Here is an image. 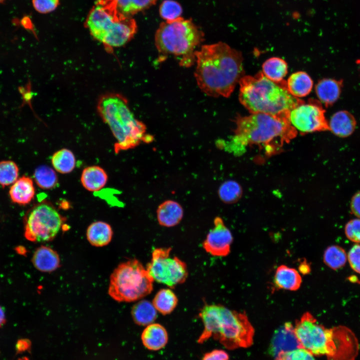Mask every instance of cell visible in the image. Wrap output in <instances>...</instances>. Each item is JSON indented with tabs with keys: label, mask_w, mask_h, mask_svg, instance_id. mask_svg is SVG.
<instances>
[{
	"label": "cell",
	"mask_w": 360,
	"mask_h": 360,
	"mask_svg": "<svg viewBox=\"0 0 360 360\" xmlns=\"http://www.w3.org/2000/svg\"><path fill=\"white\" fill-rule=\"evenodd\" d=\"M195 56L197 84L209 96L229 97L244 76L242 52L224 42L202 46Z\"/></svg>",
	"instance_id": "1"
},
{
	"label": "cell",
	"mask_w": 360,
	"mask_h": 360,
	"mask_svg": "<svg viewBox=\"0 0 360 360\" xmlns=\"http://www.w3.org/2000/svg\"><path fill=\"white\" fill-rule=\"evenodd\" d=\"M288 114L258 113L238 116L234 120V134L226 145L236 152L247 146H257L264 148L268 155L276 154L298 133L289 120Z\"/></svg>",
	"instance_id": "2"
},
{
	"label": "cell",
	"mask_w": 360,
	"mask_h": 360,
	"mask_svg": "<svg viewBox=\"0 0 360 360\" xmlns=\"http://www.w3.org/2000/svg\"><path fill=\"white\" fill-rule=\"evenodd\" d=\"M294 329L301 346L315 356L328 360H352L358 350L353 333L344 326L327 328L306 312L296 322Z\"/></svg>",
	"instance_id": "3"
},
{
	"label": "cell",
	"mask_w": 360,
	"mask_h": 360,
	"mask_svg": "<svg viewBox=\"0 0 360 360\" xmlns=\"http://www.w3.org/2000/svg\"><path fill=\"white\" fill-rule=\"evenodd\" d=\"M238 84L240 102L250 114H288L304 102L289 92L286 81H272L261 72L254 76H244Z\"/></svg>",
	"instance_id": "4"
},
{
	"label": "cell",
	"mask_w": 360,
	"mask_h": 360,
	"mask_svg": "<svg viewBox=\"0 0 360 360\" xmlns=\"http://www.w3.org/2000/svg\"><path fill=\"white\" fill-rule=\"evenodd\" d=\"M199 316L204 329L198 343L202 344L212 337L228 350L248 348L252 344L254 328L244 312L221 304H206Z\"/></svg>",
	"instance_id": "5"
},
{
	"label": "cell",
	"mask_w": 360,
	"mask_h": 360,
	"mask_svg": "<svg viewBox=\"0 0 360 360\" xmlns=\"http://www.w3.org/2000/svg\"><path fill=\"white\" fill-rule=\"evenodd\" d=\"M97 110L116 140V152L135 148L141 142L152 141V136L146 134V126L134 118L127 100L121 94H104L98 100Z\"/></svg>",
	"instance_id": "6"
},
{
	"label": "cell",
	"mask_w": 360,
	"mask_h": 360,
	"mask_svg": "<svg viewBox=\"0 0 360 360\" xmlns=\"http://www.w3.org/2000/svg\"><path fill=\"white\" fill-rule=\"evenodd\" d=\"M85 26L108 52L127 44L137 30L135 20L120 12L116 0H98L88 14Z\"/></svg>",
	"instance_id": "7"
},
{
	"label": "cell",
	"mask_w": 360,
	"mask_h": 360,
	"mask_svg": "<svg viewBox=\"0 0 360 360\" xmlns=\"http://www.w3.org/2000/svg\"><path fill=\"white\" fill-rule=\"evenodd\" d=\"M204 40V34L191 20L180 17L162 22L154 40L162 56L172 55L179 58L181 66L189 67L196 62V48Z\"/></svg>",
	"instance_id": "8"
},
{
	"label": "cell",
	"mask_w": 360,
	"mask_h": 360,
	"mask_svg": "<svg viewBox=\"0 0 360 360\" xmlns=\"http://www.w3.org/2000/svg\"><path fill=\"white\" fill-rule=\"evenodd\" d=\"M154 282L139 260H130L121 263L113 271L108 293L118 302H134L152 292Z\"/></svg>",
	"instance_id": "9"
},
{
	"label": "cell",
	"mask_w": 360,
	"mask_h": 360,
	"mask_svg": "<svg viewBox=\"0 0 360 360\" xmlns=\"http://www.w3.org/2000/svg\"><path fill=\"white\" fill-rule=\"evenodd\" d=\"M64 220V218L50 202H39L24 216V237L32 242L50 241L59 232Z\"/></svg>",
	"instance_id": "10"
},
{
	"label": "cell",
	"mask_w": 360,
	"mask_h": 360,
	"mask_svg": "<svg viewBox=\"0 0 360 360\" xmlns=\"http://www.w3.org/2000/svg\"><path fill=\"white\" fill-rule=\"evenodd\" d=\"M171 248H155L146 269L154 280L173 288L184 282L188 276L186 263L170 255Z\"/></svg>",
	"instance_id": "11"
},
{
	"label": "cell",
	"mask_w": 360,
	"mask_h": 360,
	"mask_svg": "<svg viewBox=\"0 0 360 360\" xmlns=\"http://www.w3.org/2000/svg\"><path fill=\"white\" fill-rule=\"evenodd\" d=\"M325 112L320 101L310 98L290 110L288 118L292 126L302 134L330 130Z\"/></svg>",
	"instance_id": "12"
},
{
	"label": "cell",
	"mask_w": 360,
	"mask_h": 360,
	"mask_svg": "<svg viewBox=\"0 0 360 360\" xmlns=\"http://www.w3.org/2000/svg\"><path fill=\"white\" fill-rule=\"evenodd\" d=\"M214 224L202 244L203 248L213 256H226L230 251L232 234L220 217L215 218Z\"/></svg>",
	"instance_id": "13"
},
{
	"label": "cell",
	"mask_w": 360,
	"mask_h": 360,
	"mask_svg": "<svg viewBox=\"0 0 360 360\" xmlns=\"http://www.w3.org/2000/svg\"><path fill=\"white\" fill-rule=\"evenodd\" d=\"M302 348L296 335L294 326L286 322L274 332L269 347V352L275 358L279 354Z\"/></svg>",
	"instance_id": "14"
},
{
	"label": "cell",
	"mask_w": 360,
	"mask_h": 360,
	"mask_svg": "<svg viewBox=\"0 0 360 360\" xmlns=\"http://www.w3.org/2000/svg\"><path fill=\"white\" fill-rule=\"evenodd\" d=\"M330 130L335 136L346 138L352 134L356 126V120L350 112L340 110L335 112L328 122Z\"/></svg>",
	"instance_id": "15"
},
{
	"label": "cell",
	"mask_w": 360,
	"mask_h": 360,
	"mask_svg": "<svg viewBox=\"0 0 360 360\" xmlns=\"http://www.w3.org/2000/svg\"><path fill=\"white\" fill-rule=\"evenodd\" d=\"M342 85V80L325 78L320 80L315 87L319 101L326 107L332 106L339 99Z\"/></svg>",
	"instance_id": "16"
},
{
	"label": "cell",
	"mask_w": 360,
	"mask_h": 360,
	"mask_svg": "<svg viewBox=\"0 0 360 360\" xmlns=\"http://www.w3.org/2000/svg\"><path fill=\"white\" fill-rule=\"evenodd\" d=\"M184 216V210L178 202L166 200L161 203L156 210V218L159 224L170 228L178 224Z\"/></svg>",
	"instance_id": "17"
},
{
	"label": "cell",
	"mask_w": 360,
	"mask_h": 360,
	"mask_svg": "<svg viewBox=\"0 0 360 360\" xmlns=\"http://www.w3.org/2000/svg\"><path fill=\"white\" fill-rule=\"evenodd\" d=\"M302 282L300 274L295 268L286 265L278 267L274 274V284L277 289L296 291Z\"/></svg>",
	"instance_id": "18"
},
{
	"label": "cell",
	"mask_w": 360,
	"mask_h": 360,
	"mask_svg": "<svg viewBox=\"0 0 360 360\" xmlns=\"http://www.w3.org/2000/svg\"><path fill=\"white\" fill-rule=\"evenodd\" d=\"M141 338L146 348L156 351L166 346L168 341V334L162 325L152 323L147 326L143 330Z\"/></svg>",
	"instance_id": "19"
},
{
	"label": "cell",
	"mask_w": 360,
	"mask_h": 360,
	"mask_svg": "<svg viewBox=\"0 0 360 360\" xmlns=\"http://www.w3.org/2000/svg\"><path fill=\"white\" fill-rule=\"evenodd\" d=\"M32 262L34 266L42 272H52L60 265L58 254L50 248L42 246L34 252Z\"/></svg>",
	"instance_id": "20"
},
{
	"label": "cell",
	"mask_w": 360,
	"mask_h": 360,
	"mask_svg": "<svg viewBox=\"0 0 360 360\" xmlns=\"http://www.w3.org/2000/svg\"><path fill=\"white\" fill-rule=\"evenodd\" d=\"M9 194L12 201L14 203L20 205L29 204L35 194L32 179L26 176L18 178L10 187Z\"/></svg>",
	"instance_id": "21"
},
{
	"label": "cell",
	"mask_w": 360,
	"mask_h": 360,
	"mask_svg": "<svg viewBox=\"0 0 360 360\" xmlns=\"http://www.w3.org/2000/svg\"><path fill=\"white\" fill-rule=\"evenodd\" d=\"M80 181L83 186L88 190L96 192L106 185L108 181V175L101 167L90 166L83 170Z\"/></svg>",
	"instance_id": "22"
},
{
	"label": "cell",
	"mask_w": 360,
	"mask_h": 360,
	"mask_svg": "<svg viewBox=\"0 0 360 360\" xmlns=\"http://www.w3.org/2000/svg\"><path fill=\"white\" fill-rule=\"evenodd\" d=\"M288 90L294 97L306 96L311 92L313 81L304 72H298L291 74L286 81Z\"/></svg>",
	"instance_id": "23"
},
{
	"label": "cell",
	"mask_w": 360,
	"mask_h": 360,
	"mask_svg": "<svg viewBox=\"0 0 360 360\" xmlns=\"http://www.w3.org/2000/svg\"><path fill=\"white\" fill-rule=\"evenodd\" d=\"M112 230L106 222L98 221L90 224L86 230V237L89 242L98 247L108 244L112 240Z\"/></svg>",
	"instance_id": "24"
},
{
	"label": "cell",
	"mask_w": 360,
	"mask_h": 360,
	"mask_svg": "<svg viewBox=\"0 0 360 360\" xmlns=\"http://www.w3.org/2000/svg\"><path fill=\"white\" fill-rule=\"evenodd\" d=\"M157 312L152 303L146 300H142L133 306L132 315L137 324L148 326L156 320Z\"/></svg>",
	"instance_id": "25"
},
{
	"label": "cell",
	"mask_w": 360,
	"mask_h": 360,
	"mask_svg": "<svg viewBox=\"0 0 360 360\" xmlns=\"http://www.w3.org/2000/svg\"><path fill=\"white\" fill-rule=\"evenodd\" d=\"M288 64L283 59L272 57L266 60L262 66V74L270 80L279 82L288 73Z\"/></svg>",
	"instance_id": "26"
},
{
	"label": "cell",
	"mask_w": 360,
	"mask_h": 360,
	"mask_svg": "<svg viewBox=\"0 0 360 360\" xmlns=\"http://www.w3.org/2000/svg\"><path fill=\"white\" fill-rule=\"evenodd\" d=\"M178 302V299L174 293L169 288H164L157 292L152 303L158 312L166 315L174 310Z\"/></svg>",
	"instance_id": "27"
},
{
	"label": "cell",
	"mask_w": 360,
	"mask_h": 360,
	"mask_svg": "<svg viewBox=\"0 0 360 360\" xmlns=\"http://www.w3.org/2000/svg\"><path fill=\"white\" fill-rule=\"evenodd\" d=\"M52 164L58 172L63 174H68L75 168L76 158L71 150L62 148L54 154L52 158Z\"/></svg>",
	"instance_id": "28"
},
{
	"label": "cell",
	"mask_w": 360,
	"mask_h": 360,
	"mask_svg": "<svg viewBox=\"0 0 360 360\" xmlns=\"http://www.w3.org/2000/svg\"><path fill=\"white\" fill-rule=\"evenodd\" d=\"M36 184L45 190L51 189L58 183V176L55 171L49 166L42 165L38 167L34 173Z\"/></svg>",
	"instance_id": "29"
},
{
	"label": "cell",
	"mask_w": 360,
	"mask_h": 360,
	"mask_svg": "<svg viewBox=\"0 0 360 360\" xmlns=\"http://www.w3.org/2000/svg\"><path fill=\"white\" fill-rule=\"evenodd\" d=\"M348 256L346 251L338 246L328 247L324 254V262L330 268L336 270L342 268L346 264Z\"/></svg>",
	"instance_id": "30"
},
{
	"label": "cell",
	"mask_w": 360,
	"mask_h": 360,
	"mask_svg": "<svg viewBox=\"0 0 360 360\" xmlns=\"http://www.w3.org/2000/svg\"><path fill=\"white\" fill-rule=\"evenodd\" d=\"M242 192L241 186L234 180L225 181L218 190V195L220 200L228 204L237 202L241 197Z\"/></svg>",
	"instance_id": "31"
},
{
	"label": "cell",
	"mask_w": 360,
	"mask_h": 360,
	"mask_svg": "<svg viewBox=\"0 0 360 360\" xmlns=\"http://www.w3.org/2000/svg\"><path fill=\"white\" fill-rule=\"evenodd\" d=\"M157 0H116L118 10L125 16L132 17L156 4Z\"/></svg>",
	"instance_id": "32"
},
{
	"label": "cell",
	"mask_w": 360,
	"mask_h": 360,
	"mask_svg": "<svg viewBox=\"0 0 360 360\" xmlns=\"http://www.w3.org/2000/svg\"><path fill=\"white\" fill-rule=\"evenodd\" d=\"M18 168L12 160L0 162V185L4 187L13 184L18 178Z\"/></svg>",
	"instance_id": "33"
},
{
	"label": "cell",
	"mask_w": 360,
	"mask_h": 360,
	"mask_svg": "<svg viewBox=\"0 0 360 360\" xmlns=\"http://www.w3.org/2000/svg\"><path fill=\"white\" fill-rule=\"evenodd\" d=\"M160 16L166 22H172L181 17L182 12L180 4L174 0H164L160 6Z\"/></svg>",
	"instance_id": "34"
},
{
	"label": "cell",
	"mask_w": 360,
	"mask_h": 360,
	"mask_svg": "<svg viewBox=\"0 0 360 360\" xmlns=\"http://www.w3.org/2000/svg\"><path fill=\"white\" fill-rule=\"evenodd\" d=\"M314 355L303 348L280 354L275 360H315Z\"/></svg>",
	"instance_id": "35"
},
{
	"label": "cell",
	"mask_w": 360,
	"mask_h": 360,
	"mask_svg": "<svg viewBox=\"0 0 360 360\" xmlns=\"http://www.w3.org/2000/svg\"><path fill=\"white\" fill-rule=\"evenodd\" d=\"M344 232L349 240L356 243H360V218L349 220L345 226Z\"/></svg>",
	"instance_id": "36"
},
{
	"label": "cell",
	"mask_w": 360,
	"mask_h": 360,
	"mask_svg": "<svg viewBox=\"0 0 360 360\" xmlns=\"http://www.w3.org/2000/svg\"><path fill=\"white\" fill-rule=\"evenodd\" d=\"M34 9L41 14H47L54 10L60 4V0H32Z\"/></svg>",
	"instance_id": "37"
},
{
	"label": "cell",
	"mask_w": 360,
	"mask_h": 360,
	"mask_svg": "<svg viewBox=\"0 0 360 360\" xmlns=\"http://www.w3.org/2000/svg\"><path fill=\"white\" fill-rule=\"evenodd\" d=\"M347 256L352 268L360 274V245H354L349 250Z\"/></svg>",
	"instance_id": "38"
},
{
	"label": "cell",
	"mask_w": 360,
	"mask_h": 360,
	"mask_svg": "<svg viewBox=\"0 0 360 360\" xmlns=\"http://www.w3.org/2000/svg\"><path fill=\"white\" fill-rule=\"evenodd\" d=\"M228 354L222 350H214L206 353L202 360H228Z\"/></svg>",
	"instance_id": "39"
},
{
	"label": "cell",
	"mask_w": 360,
	"mask_h": 360,
	"mask_svg": "<svg viewBox=\"0 0 360 360\" xmlns=\"http://www.w3.org/2000/svg\"><path fill=\"white\" fill-rule=\"evenodd\" d=\"M350 208L352 213L360 218V190L357 192L352 197Z\"/></svg>",
	"instance_id": "40"
},
{
	"label": "cell",
	"mask_w": 360,
	"mask_h": 360,
	"mask_svg": "<svg viewBox=\"0 0 360 360\" xmlns=\"http://www.w3.org/2000/svg\"><path fill=\"white\" fill-rule=\"evenodd\" d=\"M27 340H20L16 344V350L18 352H22L28 350L30 344Z\"/></svg>",
	"instance_id": "41"
},
{
	"label": "cell",
	"mask_w": 360,
	"mask_h": 360,
	"mask_svg": "<svg viewBox=\"0 0 360 360\" xmlns=\"http://www.w3.org/2000/svg\"><path fill=\"white\" fill-rule=\"evenodd\" d=\"M299 268L300 272L303 274H306L310 271V267L306 262H301Z\"/></svg>",
	"instance_id": "42"
},
{
	"label": "cell",
	"mask_w": 360,
	"mask_h": 360,
	"mask_svg": "<svg viewBox=\"0 0 360 360\" xmlns=\"http://www.w3.org/2000/svg\"><path fill=\"white\" fill-rule=\"evenodd\" d=\"M6 315L3 308L0 306V327L2 326L6 322Z\"/></svg>",
	"instance_id": "43"
},
{
	"label": "cell",
	"mask_w": 360,
	"mask_h": 360,
	"mask_svg": "<svg viewBox=\"0 0 360 360\" xmlns=\"http://www.w3.org/2000/svg\"><path fill=\"white\" fill-rule=\"evenodd\" d=\"M17 360H29L27 357H22L18 358Z\"/></svg>",
	"instance_id": "44"
},
{
	"label": "cell",
	"mask_w": 360,
	"mask_h": 360,
	"mask_svg": "<svg viewBox=\"0 0 360 360\" xmlns=\"http://www.w3.org/2000/svg\"><path fill=\"white\" fill-rule=\"evenodd\" d=\"M6 0H0V4L3 3Z\"/></svg>",
	"instance_id": "45"
},
{
	"label": "cell",
	"mask_w": 360,
	"mask_h": 360,
	"mask_svg": "<svg viewBox=\"0 0 360 360\" xmlns=\"http://www.w3.org/2000/svg\"></svg>",
	"instance_id": "46"
}]
</instances>
